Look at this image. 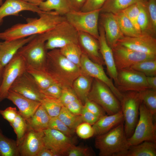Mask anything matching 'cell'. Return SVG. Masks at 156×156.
<instances>
[{"mask_svg":"<svg viewBox=\"0 0 156 156\" xmlns=\"http://www.w3.org/2000/svg\"><path fill=\"white\" fill-rule=\"evenodd\" d=\"M38 14V18H29L26 23L15 24L0 32V39L10 41L41 34L66 20L65 16L60 15L54 11H42Z\"/></svg>","mask_w":156,"mask_h":156,"instance_id":"1","label":"cell"},{"mask_svg":"<svg viewBox=\"0 0 156 156\" xmlns=\"http://www.w3.org/2000/svg\"><path fill=\"white\" fill-rule=\"evenodd\" d=\"M44 71L62 88H72L74 81L81 73L80 68L67 59L60 49L47 52Z\"/></svg>","mask_w":156,"mask_h":156,"instance_id":"2","label":"cell"},{"mask_svg":"<svg viewBox=\"0 0 156 156\" xmlns=\"http://www.w3.org/2000/svg\"><path fill=\"white\" fill-rule=\"evenodd\" d=\"M95 146L101 156H121L129 146L125 135L124 122L108 132L96 136Z\"/></svg>","mask_w":156,"mask_h":156,"instance_id":"3","label":"cell"},{"mask_svg":"<svg viewBox=\"0 0 156 156\" xmlns=\"http://www.w3.org/2000/svg\"><path fill=\"white\" fill-rule=\"evenodd\" d=\"M42 34L46 41L47 51L60 49L70 43L78 44V31L66 20Z\"/></svg>","mask_w":156,"mask_h":156,"instance_id":"4","label":"cell"},{"mask_svg":"<svg viewBox=\"0 0 156 156\" xmlns=\"http://www.w3.org/2000/svg\"><path fill=\"white\" fill-rule=\"evenodd\" d=\"M153 116L142 101L139 108L138 121L133 134L127 138L129 146L145 141L156 143V127L153 123Z\"/></svg>","mask_w":156,"mask_h":156,"instance_id":"5","label":"cell"},{"mask_svg":"<svg viewBox=\"0 0 156 156\" xmlns=\"http://www.w3.org/2000/svg\"><path fill=\"white\" fill-rule=\"evenodd\" d=\"M88 98L100 105L108 115L121 110L120 101L110 88L101 81L94 78Z\"/></svg>","mask_w":156,"mask_h":156,"instance_id":"6","label":"cell"},{"mask_svg":"<svg viewBox=\"0 0 156 156\" xmlns=\"http://www.w3.org/2000/svg\"><path fill=\"white\" fill-rule=\"evenodd\" d=\"M142 101L139 92L130 91L123 94L120 102L121 110L124 118L125 132L127 138L133 134L138 121Z\"/></svg>","mask_w":156,"mask_h":156,"instance_id":"7","label":"cell"},{"mask_svg":"<svg viewBox=\"0 0 156 156\" xmlns=\"http://www.w3.org/2000/svg\"><path fill=\"white\" fill-rule=\"evenodd\" d=\"M45 42L42 34L37 35L17 53L22 56L27 66L44 70L47 53Z\"/></svg>","mask_w":156,"mask_h":156,"instance_id":"8","label":"cell"},{"mask_svg":"<svg viewBox=\"0 0 156 156\" xmlns=\"http://www.w3.org/2000/svg\"><path fill=\"white\" fill-rule=\"evenodd\" d=\"M101 11V9L87 12L72 10L65 16L66 21L78 31L88 33L98 39Z\"/></svg>","mask_w":156,"mask_h":156,"instance_id":"9","label":"cell"},{"mask_svg":"<svg viewBox=\"0 0 156 156\" xmlns=\"http://www.w3.org/2000/svg\"><path fill=\"white\" fill-rule=\"evenodd\" d=\"M115 86L120 92H138L150 88L146 77L143 73L130 68L118 70Z\"/></svg>","mask_w":156,"mask_h":156,"instance_id":"10","label":"cell"},{"mask_svg":"<svg viewBox=\"0 0 156 156\" xmlns=\"http://www.w3.org/2000/svg\"><path fill=\"white\" fill-rule=\"evenodd\" d=\"M27 65L23 57L17 53L4 67L0 85V102L7 99L12 85L17 78L25 71Z\"/></svg>","mask_w":156,"mask_h":156,"instance_id":"11","label":"cell"},{"mask_svg":"<svg viewBox=\"0 0 156 156\" xmlns=\"http://www.w3.org/2000/svg\"><path fill=\"white\" fill-rule=\"evenodd\" d=\"M112 49L117 70L130 68L140 61L156 59V55L136 51L117 44Z\"/></svg>","mask_w":156,"mask_h":156,"instance_id":"12","label":"cell"},{"mask_svg":"<svg viewBox=\"0 0 156 156\" xmlns=\"http://www.w3.org/2000/svg\"><path fill=\"white\" fill-rule=\"evenodd\" d=\"M80 68L81 72L105 84L120 102L121 101L123 94L114 84L113 80L107 75L102 65L92 61L83 53L81 58Z\"/></svg>","mask_w":156,"mask_h":156,"instance_id":"13","label":"cell"},{"mask_svg":"<svg viewBox=\"0 0 156 156\" xmlns=\"http://www.w3.org/2000/svg\"><path fill=\"white\" fill-rule=\"evenodd\" d=\"M10 90L40 102L44 97L33 77L26 70L17 78Z\"/></svg>","mask_w":156,"mask_h":156,"instance_id":"14","label":"cell"},{"mask_svg":"<svg viewBox=\"0 0 156 156\" xmlns=\"http://www.w3.org/2000/svg\"><path fill=\"white\" fill-rule=\"evenodd\" d=\"M43 131L45 146L52 149L57 156H66L75 145L70 137L59 131L48 128Z\"/></svg>","mask_w":156,"mask_h":156,"instance_id":"15","label":"cell"},{"mask_svg":"<svg viewBox=\"0 0 156 156\" xmlns=\"http://www.w3.org/2000/svg\"><path fill=\"white\" fill-rule=\"evenodd\" d=\"M117 44L136 51L156 55V39L148 34L136 37L124 36Z\"/></svg>","mask_w":156,"mask_h":156,"instance_id":"16","label":"cell"},{"mask_svg":"<svg viewBox=\"0 0 156 156\" xmlns=\"http://www.w3.org/2000/svg\"><path fill=\"white\" fill-rule=\"evenodd\" d=\"M43 131H38L28 128L24 137L18 146L20 155L37 156L45 146Z\"/></svg>","mask_w":156,"mask_h":156,"instance_id":"17","label":"cell"},{"mask_svg":"<svg viewBox=\"0 0 156 156\" xmlns=\"http://www.w3.org/2000/svg\"><path fill=\"white\" fill-rule=\"evenodd\" d=\"M78 32V44L83 53L94 62L102 66L105 65L98 40L88 33Z\"/></svg>","mask_w":156,"mask_h":156,"instance_id":"18","label":"cell"},{"mask_svg":"<svg viewBox=\"0 0 156 156\" xmlns=\"http://www.w3.org/2000/svg\"><path fill=\"white\" fill-rule=\"evenodd\" d=\"M101 24L105 33L107 42L112 48L118 41L125 36L121 31L114 14L111 12H101Z\"/></svg>","mask_w":156,"mask_h":156,"instance_id":"19","label":"cell"},{"mask_svg":"<svg viewBox=\"0 0 156 156\" xmlns=\"http://www.w3.org/2000/svg\"><path fill=\"white\" fill-rule=\"evenodd\" d=\"M23 11H30L37 14L42 11L38 6L22 0H5L0 6V26L5 17L18 16Z\"/></svg>","mask_w":156,"mask_h":156,"instance_id":"20","label":"cell"},{"mask_svg":"<svg viewBox=\"0 0 156 156\" xmlns=\"http://www.w3.org/2000/svg\"><path fill=\"white\" fill-rule=\"evenodd\" d=\"M101 25L99 26V36L98 39L100 51L106 66L107 73L110 78L116 83L118 70L116 68L112 48L108 45L106 39L103 28Z\"/></svg>","mask_w":156,"mask_h":156,"instance_id":"21","label":"cell"},{"mask_svg":"<svg viewBox=\"0 0 156 156\" xmlns=\"http://www.w3.org/2000/svg\"><path fill=\"white\" fill-rule=\"evenodd\" d=\"M7 99L17 107L19 113L26 120L34 114L41 105L40 102L29 99L10 90L8 92Z\"/></svg>","mask_w":156,"mask_h":156,"instance_id":"22","label":"cell"},{"mask_svg":"<svg viewBox=\"0 0 156 156\" xmlns=\"http://www.w3.org/2000/svg\"><path fill=\"white\" fill-rule=\"evenodd\" d=\"M37 35L1 42L0 46V61L4 67L17 53L19 50Z\"/></svg>","mask_w":156,"mask_h":156,"instance_id":"23","label":"cell"},{"mask_svg":"<svg viewBox=\"0 0 156 156\" xmlns=\"http://www.w3.org/2000/svg\"><path fill=\"white\" fill-rule=\"evenodd\" d=\"M123 122L124 118L121 110L112 115L102 116L92 125L94 135L105 133Z\"/></svg>","mask_w":156,"mask_h":156,"instance_id":"24","label":"cell"},{"mask_svg":"<svg viewBox=\"0 0 156 156\" xmlns=\"http://www.w3.org/2000/svg\"><path fill=\"white\" fill-rule=\"evenodd\" d=\"M93 79L81 71L73 83L72 88L83 105L88 98Z\"/></svg>","mask_w":156,"mask_h":156,"instance_id":"25","label":"cell"},{"mask_svg":"<svg viewBox=\"0 0 156 156\" xmlns=\"http://www.w3.org/2000/svg\"><path fill=\"white\" fill-rule=\"evenodd\" d=\"M51 117L41 105L34 114L26 120L28 128L38 131H43L48 128Z\"/></svg>","mask_w":156,"mask_h":156,"instance_id":"26","label":"cell"},{"mask_svg":"<svg viewBox=\"0 0 156 156\" xmlns=\"http://www.w3.org/2000/svg\"><path fill=\"white\" fill-rule=\"evenodd\" d=\"M156 143L145 141L139 144L131 145L121 156H156Z\"/></svg>","mask_w":156,"mask_h":156,"instance_id":"27","label":"cell"},{"mask_svg":"<svg viewBox=\"0 0 156 156\" xmlns=\"http://www.w3.org/2000/svg\"><path fill=\"white\" fill-rule=\"evenodd\" d=\"M38 6L42 11H54L64 16L72 10L69 0H45L42 2Z\"/></svg>","mask_w":156,"mask_h":156,"instance_id":"28","label":"cell"},{"mask_svg":"<svg viewBox=\"0 0 156 156\" xmlns=\"http://www.w3.org/2000/svg\"><path fill=\"white\" fill-rule=\"evenodd\" d=\"M148 0H107L101 12L115 14L137 3H146Z\"/></svg>","mask_w":156,"mask_h":156,"instance_id":"29","label":"cell"},{"mask_svg":"<svg viewBox=\"0 0 156 156\" xmlns=\"http://www.w3.org/2000/svg\"><path fill=\"white\" fill-rule=\"evenodd\" d=\"M16 141L9 138L3 133L0 128V156H19Z\"/></svg>","mask_w":156,"mask_h":156,"instance_id":"30","label":"cell"},{"mask_svg":"<svg viewBox=\"0 0 156 156\" xmlns=\"http://www.w3.org/2000/svg\"><path fill=\"white\" fill-rule=\"evenodd\" d=\"M120 30L125 36L136 37L140 34L136 30L127 16L122 11L114 14Z\"/></svg>","mask_w":156,"mask_h":156,"instance_id":"31","label":"cell"},{"mask_svg":"<svg viewBox=\"0 0 156 156\" xmlns=\"http://www.w3.org/2000/svg\"><path fill=\"white\" fill-rule=\"evenodd\" d=\"M26 70L33 77L41 90L47 88L55 83L50 75L44 70L28 66Z\"/></svg>","mask_w":156,"mask_h":156,"instance_id":"32","label":"cell"},{"mask_svg":"<svg viewBox=\"0 0 156 156\" xmlns=\"http://www.w3.org/2000/svg\"><path fill=\"white\" fill-rule=\"evenodd\" d=\"M60 50L62 54L67 59L80 68L81 58L83 52L78 44L70 43Z\"/></svg>","mask_w":156,"mask_h":156,"instance_id":"33","label":"cell"},{"mask_svg":"<svg viewBox=\"0 0 156 156\" xmlns=\"http://www.w3.org/2000/svg\"><path fill=\"white\" fill-rule=\"evenodd\" d=\"M68 128L73 130L83 122L81 115H77L70 112L64 106L62 108L57 116Z\"/></svg>","mask_w":156,"mask_h":156,"instance_id":"34","label":"cell"},{"mask_svg":"<svg viewBox=\"0 0 156 156\" xmlns=\"http://www.w3.org/2000/svg\"><path fill=\"white\" fill-rule=\"evenodd\" d=\"M51 117L57 116L64 106L59 99L44 96L40 102Z\"/></svg>","mask_w":156,"mask_h":156,"instance_id":"35","label":"cell"},{"mask_svg":"<svg viewBox=\"0 0 156 156\" xmlns=\"http://www.w3.org/2000/svg\"><path fill=\"white\" fill-rule=\"evenodd\" d=\"M10 124L16 135L17 138L16 141L19 146L28 129L26 120L18 112V114L14 121Z\"/></svg>","mask_w":156,"mask_h":156,"instance_id":"36","label":"cell"},{"mask_svg":"<svg viewBox=\"0 0 156 156\" xmlns=\"http://www.w3.org/2000/svg\"><path fill=\"white\" fill-rule=\"evenodd\" d=\"M130 68L141 73L146 77L156 76V59L140 62Z\"/></svg>","mask_w":156,"mask_h":156,"instance_id":"37","label":"cell"},{"mask_svg":"<svg viewBox=\"0 0 156 156\" xmlns=\"http://www.w3.org/2000/svg\"><path fill=\"white\" fill-rule=\"evenodd\" d=\"M142 102L153 115L156 114V90L148 88L139 92Z\"/></svg>","mask_w":156,"mask_h":156,"instance_id":"38","label":"cell"},{"mask_svg":"<svg viewBox=\"0 0 156 156\" xmlns=\"http://www.w3.org/2000/svg\"><path fill=\"white\" fill-rule=\"evenodd\" d=\"M145 3H139L138 23L141 34H149V20Z\"/></svg>","mask_w":156,"mask_h":156,"instance_id":"39","label":"cell"},{"mask_svg":"<svg viewBox=\"0 0 156 156\" xmlns=\"http://www.w3.org/2000/svg\"><path fill=\"white\" fill-rule=\"evenodd\" d=\"M149 20V34L154 37L156 33V0H148L145 3Z\"/></svg>","mask_w":156,"mask_h":156,"instance_id":"40","label":"cell"},{"mask_svg":"<svg viewBox=\"0 0 156 156\" xmlns=\"http://www.w3.org/2000/svg\"><path fill=\"white\" fill-rule=\"evenodd\" d=\"M139 3L132 5L122 11L133 23L137 31L140 34V29L138 23V18L139 11Z\"/></svg>","mask_w":156,"mask_h":156,"instance_id":"41","label":"cell"},{"mask_svg":"<svg viewBox=\"0 0 156 156\" xmlns=\"http://www.w3.org/2000/svg\"><path fill=\"white\" fill-rule=\"evenodd\" d=\"M48 128L59 131L69 137L73 134V130L66 126L58 116L51 117Z\"/></svg>","mask_w":156,"mask_h":156,"instance_id":"42","label":"cell"},{"mask_svg":"<svg viewBox=\"0 0 156 156\" xmlns=\"http://www.w3.org/2000/svg\"><path fill=\"white\" fill-rule=\"evenodd\" d=\"M75 129L78 136L83 139H88L94 135L92 126L85 122H83L80 124Z\"/></svg>","mask_w":156,"mask_h":156,"instance_id":"43","label":"cell"},{"mask_svg":"<svg viewBox=\"0 0 156 156\" xmlns=\"http://www.w3.org/2000/svg\"><path fill=\"white\" fill-rule=\"evenodd\" d=\"M59 99L64 106L79 99L72 88H62L61 94Z\"/></svg>","mask_w":156,"mask_h":156,"instance_id":"44","label":"cell"},{"mask_svg":"<svg viewBox=\"0 0 156 156\" xmlns=\"http://www.w3.org/2000/svg\"><path fill=\"white\" fill-rule=\"evenodd\" d=\"M62 88L54 83L47 88L41 90V93L45 96L59 99L61 94Z\"/></svg>","mask_w":156,"mask_h":156,"instance_id":"45","label":"cell"},{"mask_svg":"<svg viewBox=\"0 0 156 156\" xmlns=\"http://www.w3.org/2000/svg\"><path fill=\"white\" fill-rule=\"evenodd\" d=\"M89 148L74 145L68 151L66 156H90L94 155Z\"/></svg>","mask_w":156,"mask_h":156,"instance_id":"46","label":"cell"},{"mask_svg":"<svg viewBox=\"0 0 156 156\" xmlns=\"http://www.w3.org/2000/svg\"><path fill=\"white\" fill-rule=\"evenodd\" d=\"M83 105L90 112L100 117L105 115V112L98 104L87 98Z\"/></svg>","mask_w":156,"mask_h":156,"instance_id":"47","label":"cell"},{"mask_svg":"<svg viewBox=\"0 0 156 156\" xmlns=\"http://www.w3.org/2000/svg\"><path fill=\"white\" fill-rule=\"evenodd\" d=\"M107 0H86L81 9L83 12H89L101 9Z\"/></svg>","mask_w":156,"mask_h":156,"instance_id":"48","label":"cell"},{"mask_svg":"<svg viewBox=\"0 0 156 156\" xmlns=\"http://www.w3.org/2000/svg\"><path fill=\"white\" fill-rule=\"evenodd\" d=\"M18 113V111L15 107H9L4 110H0V114L10 123L14 121Z\"/></svg>","mask_w":156,"mask_h":156,"instance_id":"49","label":"cell"},{"mask_svg":"<svg viewBox=\"0 0 156 156\" xmlns=\"http://www.w3.org/2000/svg\"><path fill=\"white\" fill-rule=\"evenodd\" d=\"M81 116L84 122L93 125L99 119V117L88 110L83 105Z\"/></svg>","mask_w":156,"mask_h":156,"instance_id":"50","label":"cell"},{"mask_svg":"<svg viewBox=\"0 0 156 156\" xmlns=\"http://www.w3.org/2000/svg\"><path fill=\"white\" fill-rule=\"evenodd\" d=\"M83 105L79 100L77 99L64 106L73 114L81 115Z\"/></svg>","mask_w":156,"mask_h":156,"instance_id":"51","label":"cell"},{"mask_svg":"<svg viewBox=\"0 0 156 156\" xmlns=\"http://www.w3.org/2000/svg\"><path fill=\"white\" fill-rule=\"evenodd\" d=\"M86 0H69L72 10H81Z\"/></svg>","mask_w":156,"mask_h":156,"instance_id":"52","label":"cell"},{"mask_svg":"<svg viewBox=\"0 0 156 156\" xmlns=\"http://www.w3.org/2000/svg\"><path fill=\"white\" fill-rule=\"evenodd\" d=\"M37 156H57V155L51 148L45 146L40 151Z\"/></svg>","mask_w":156,"mask_h":156,"instance_id":"53","label":"cell"},{"mask_svg":"<svg viewBox=\"0 0 156 156\" xmlns=\"http://www.w3.org/2000/svg\"><path fill=\"white\" fill-rule=\"evenodd\" d=\"M146 79L150 88L156 90V76L146 77Z\"/></svg>","mask_w":156,"mask_h":156,"instance_id":"54","label":"cell"},{"mask_svg":"<svg viewBox=\"0 0 156 156\" xmlns=\"http://www.w3.org/2000/svg\"><path fill=\"white\" fill-rule=\"evenodd\" d=\"M31 4L38 6L39 4L45 0H22Z\"/></svg>","mask_w":156,"mask_h":156,"instance_id":"55","label":"cell"},{"mask_svg":"<svg viewBox=\"0 0 156 156\" xmlns=\"http://www.w3.org/2000/svg\"><path fill=\"white\" fill-rule=\"evenodd\" d=\"M4 67L2 65L0 61V85L1 84L2 79Z\"/></svg>","mask_w":156,"mask_h":156,"instance_id":"56","label":"cell"},{"mask_svg":"<svg viewBox=\"0 0 156 156\" xmlns=\"http://www.w3.org/2000/svg\"><path fill=\"white\" fill-rule=\"evenodd\" d=\"M3 0H0V6L3 4Z\"/></svg>","mask_w":156,"mask_h":156,"instance_id":"57","label":"cell"},{"mask_svg":"<svg viewBox=\"0 0 156 156\" xmlns=\"http://www.w3.org/2000/svg\"><path fill=\"white\" fill-rule=\"evenodd\" d=\"M1 42H0V46L1 45Z\"/></svg>","mask_w":156,"mask_h":156,"instance_id":"58","label":"cell"}]
</instances>
